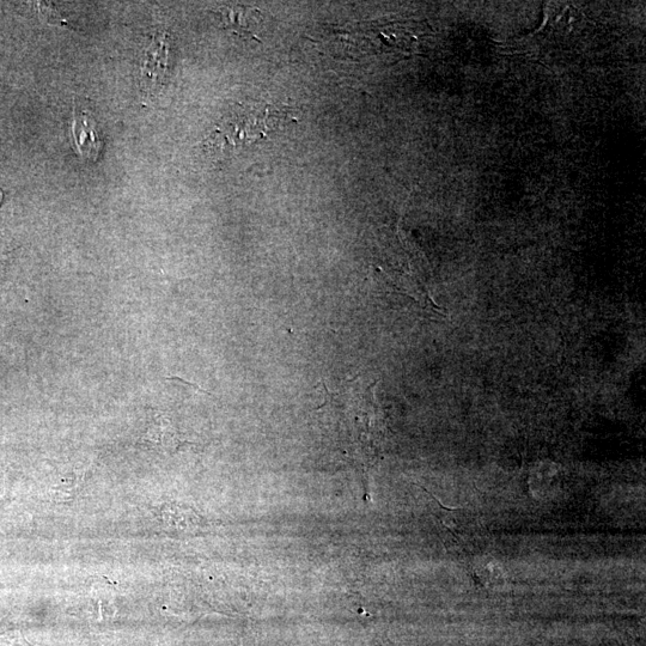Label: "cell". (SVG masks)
<instances>
[{
	"instance_id": "cell-1",
	"label": "cell",
	"mask_w": 646,
	"mask_h": 646,
	"mask_svg": "<svg viewBox=\"0 0 646 646\" xmlns=\"http://www.w3.org/2000/svg\"><path fill=\"white\" fill-rule=\"evenodd\" d=\"M170 38L166 32L152 35L140 64V91L145 96L158 93L167 82L170 70Z\"/></svg>"
},
{
	"instance_id": "cell-2",
	"label": "cell",
	"mask_w": 646,
	"mask_h": 646,
	"mask_svg": "<svg viewBox=\"0 0 646 646\" xmlns=\"http://www.w3.org/2000/svg\"><path fill=\"white\" fill-rule=\"evenodd\" d=\"M73 143L84 160H99L103 149V139L95 120L87 112L75 107L71 126Z\"/></svg>"
},
{
	"instance_id": "cell-3",
	"label": "cell",
	"mask_w": 646,
	"mask_h": 646,
	"mask_svg": "<svg viewBox=\"0 0 646 646\" xmlns=\"http://www.w3.org/2000/svg\"><path fill=\"white\" fill-rule=\"evenodd\" d=\"M3 197H4V194H3V192H2V191H0V203H2V201H3Z\"/></svg>"
}]
</instances>
